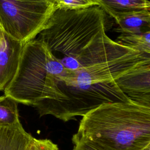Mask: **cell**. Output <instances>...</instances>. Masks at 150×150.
I'll return each instance as SVG.
<instances>
[{"instance_id": "obj_11", "label": "cell", "mask_w": 150, "mask_h": 150, "mask_svg": "<svg viewBox=\"0 0 150 150\" xmlns=\"http://www.w3.org/2000/svg\"><path fill=\"white\" fill-rule=\"evenodd\" d=\"M33 139L21 123L11 127L0 126V150H30Z\"/></svg>"}, {"instance_id": "obj_20", "label": "cell", "mask_w": 150, "mask_h": 150, "mask_svg": "<svg viewBox=\"0 0 150 150\" xmlns=\"http://www.w3.org/2000/svg\"><path fill=\"white\" fill-rule=\"evenodd\" d=\"M51 1H53L54 2V0H51Z\"/></svg>"}, {"instance_id": "obj_10", "label": "cell", "mask_w": 150, "mask_h": 150, "mask_svg": "<svg viewBox=\"0 0 150 150\" xmlns=\"http://www.w3.org/2000/svg\"><path fill=\"white\" fill-rule=\"evenodd\" d=\"M117 25L115 31L121 33L150 32V10H140L118 13L112 17Z\"/></svg>"}, {"instance_id": "obj_5", "label": "cell", "mask_w": 150, "mask_h": 150, "mask_svg": "<svg viewBox=\"0 0 150 150\" xmlns=\"http://www.w3.org/2000/svg\"><path fill=\"white\" fill-rule=\"evenodd\" d=\"M54 8L51 0H0V26L25 43L39 33Z\"/></svg>"}, {"instance_id": "obj_7", "label": "cell", "mask_w": 150, "mask_h": 150, "mask_svg": "<svg viewBox=\"0 0 150 150\" xmlns=\"http://www.w3.org/2000/svg\"><path fill=\"white\" fill-rule=\"evenodd\" d=\"M134 51L117 43L105 34L80 53L59 58V60L66 69L74 71L118 58Z\"/></svg>"}, {"instance_id": "obj_9", "label": "cell", "mask_w": 150, "mask_h": 150, "mask_svg": "<svg viewBox=\"0 0 150 150\" xmlns=\"http://www.w3.org/2000/svg\"><path fill=\"white\" fill-rule=\"evenodd\" d=\"M24 44L2 30L0 38V91H4L13 79Z\"/></svg>"}, {"instance_id": "obj_1", "label": "cell", "mask_w": 150, "mask_h": 150, "mask_svg": "<svg viewBox=\"0 0 150 150\" xmlns=\"http://www.w3.org/2000/svg\"><path fill=\"white\" fill-rule=\"evenodd\" d=\"M73 137L101 150H142L150 145V107L132 101L101 105L83 116Z\"/></svg>"}, {"instance_id": "obj_15", "label": "cell", "mask_w": 150, "mask_h": 150, "mask_svg": "<svg viewBox=\"0 0 150 150\" xmlns=\"http://www.w3.org/2000/svg\"><path fill=\"white\" fill-rule=\"evenodd\" d=\"M54 4L56 8L70 10L85 9L98 5L93 0H54Z\"/></svg>"}, {"instance_id": "obj_17", "label": "cell", "mask_w": 150, "mask_h": 150, "mask_svg": "<svg viewBox=\"0 0 150 150\" xmlns=\"http://www.w3.org/2000/svg\"><path fill=\"white\" fill-rule=\"evenodd\" d=\"M71 141L74 145L72 150H101L87 140L72 137Z\"/></svg>"}, {"instance_id": "obj_13", "label": "cell", "mask_w": 150, "mask_h": 150, "mask_svg": "<svg viewBox=\"0 0 150 150\" xmlns=\"http://www.w3.org/2000/svg\"><path fill=\"white\" fill-rule=\"evenodd\" d=\"M133 50L150 54V32L137 33H121L115 41Z\"/></svg>"}, {"instance_id": "obj_16", "label": "cell", "mask_w": 150, "mask_h": 150, "mask_svg": "<svg viewBox=\"0 0 150 150\" xmlns=\"http://www.w3.org/2000/svg\"><path fill=\"white\" fill-rule=\"evenodd\" d=\"M30 150H59V148L50 139L33 138Z\"/></svg>"}, {"instance_id": "obj_19", "label": "cell", "mask_w": 150, "mask_h": 150, "mask_svg": "<svg viewBox=\"0 0 150 150\" xmlns=\"http://www.w3.org/2000/svg\"><path fill=\"white\" fill-rule=\"evenodd\" d=\"M2 30V28H1V26H0V38H1V35Z\"/></svg>"}, {"instance_id": "obj_4", "label": "cell", "mask_w": 150, "mask_h": 150, "mask_svg": "<svg viewBox=\"0 0 150 150\" xmlns=\"http://www.w3.org/2000/svg\"><path fill=\"white\" fill-rule=\"evenodd\" d=\"M57 86L59 93L54 99L33 106L40 117L51 115L67 122L107 103L131 101L114 81L71 85L57 80Z\"/></svg>"}, {"instance_id": "obj_3", "label": "cell", "mask_w": 150, "mask_h": 150, "mask_svg": "<svg viewBox=\"0 0 150 150\" xmlns=\"http://www.w3.org/2000/svg\"><path fill=\"white\" fill-rule=\"evenodd\" d=\"M111 25L110 16L98 5L73 10L55 8L38 39L53 54L73 56L106 34Z\"/></svg>"}, {"instance_id": "obj_18", "label": "cell", "mask_w": 150, "mask_h": 150, "mask_svg": "<svg viewBox=\"0 0 150 150\" xmlns=\"http://www.w3.org/2000/svg\"><path fill=\"white\" fill-rule=\"evenodd\" d=\"M142 150H150V145H148L146 146H145Z\"/></svg>"}, {"instance_id": "obj_6", "label": "cell", "mask_w": 150, "mask_h": 150, "mask_svg": "<svg viewBox=\"0 0 150 150\" xmlns=\"http://www.w3.org/2000/svg\"><path fill=\"white\" fill-rule=\"evenodd\" d=\"M150 62V54L134 51L125 56L77 70H69L57 80L66 84L111 82L135 67Z\"/></svg>"}, {"instance_id": "obj_21", "label": "cell", "mask_w": 150, "mask_h": 150, "mask_svg": "<svg viewBox=\"0 0 150 150\" xmlns=\"http://www.w3.org/2000/svg\"></svg>"}, {"instance_id": "obj_14", "label": "cell", "mask_w": 150, "mask_h": 150, "mask_svg": "<svg viewBox=\"0 0 150 150\" xmlns=\"http://www.w3.org/2000/svg\"><path fill=\"white\" fill-rule=\"evenodd\" d=\"M18 103L9 96H0V126L11 127L21 122L18 108Z\"/></svg>"}, {"instance_id": "obj_8", "label": "cell", "mask_w": 150, "mask_h": 150, "mask_svg": "<svg viewBox=\"0 0 150 150\" xmlns=\"http://www.w3.org/2000/svg\"><path fill=\"white\" fill-rule=\"evenodd\" d=\"M114 81L131 101L150 107V62L135 67Z\"/></svg>"}, {"instance_id": "obj_12", "label": "cell", "mask_w": 150, "mask_h": 150, "mask_svg": "<svg viewBox=\"0 0 150 150\" xmlns=\"http://www.w3.org/2000/svg\"><path fill=\"white\" fill-rule=\"evenodd\" d=\"M110 17L113 15L140 10H150L149 0H93Z\"/></svg>"}, {"instance_id": "obj_2", "label": "cell", "mask_w": 150, "mask_h": 150, "mask_svg": "<svg viewBox=\"0 0 150 150\" xmlns=\"http://www.w3.org/2000/svg\"><path fill=\"white\" fill-rule=\"evenodd\" d=\"M67 71L43 42L34 39L24 44L17 71L4 94L32 106L52 100L59 92L57 80Z\"/></svg>"}]
</instances>
